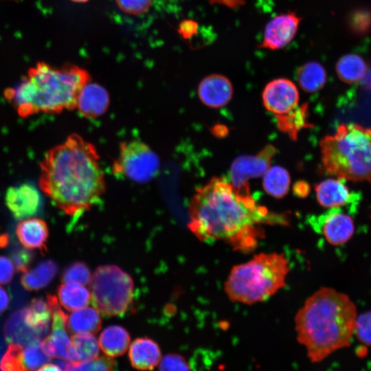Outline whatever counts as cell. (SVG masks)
<instances>
[{
	"label": "cell",
	"instance_id": "1",
	"mask_svg": "<svg viewBox=\"0 0 371 371\" xmlns=\"http://www.w3.org/2000/svg\"><path fill=\"white\" fill-rule=\"evenodd\" d=\"M188 227L201 242L227 243L249 252L262 236V223L286 224L285 216L257 205L251 194H243L221 178H212L198 188L189 204Z\"/></svg>",
	"mask_w": 371,
	"mask_h": 371
},
{
	"label": "cell",
	"instance_id": "2",
	"mask_svg": "<svg viewBox=\"0 0 371 371\" xmlns=\"http://www.w3.org/2000/svg\"><path fill=\"white\" fill-rule=\"evenodd\" d=\"M39 187L66 214L89 210L106 190L104 175L95 146L71 134L49 149L40 164Z\"/></svg>",
	"mask_w": 371,
	"mask_h": 371
},
{
	"label": "cell",
	"instance_id": "3",
	"mask_svg": "<svg viewBox=\"0 0 371 371\" xmlns=\"http://www.w3.org/2000/svg\"><path fill=\"white\" fill-rule=\"evenodd\" d=\"M357 317L354 302L334 289L322 287L308 297L295 317V327L311 361L320 362L348 347Z\"/></svg>",
	"mask_w": 371,
	"mask_h": 371
},
{
	"label": "cell",
	"instance_id": "4",
	"mask_svg": "<svg viewBox=\"0 0 371 371\" xmlns=\"http://www.w3.org/2000/svg\"><path fill=\"white\" fill-rule=\"evenodd\" d=\"M90 80L89 72L78 66L66 64L57 69L38 63L18 86L5 90V98L23 118L59 113L76 108L79 93Z\"/></svg>",
	"mask_w": 371,
	"mask_h": 371
},
{
	"label": "cell",
	"instance_id": "5",
	"mask_svg": "<svg viewBox=\"0 0 371 371\" xmlns=\"http://www.w3.org/2000/svg\"><path fill=\"white\" fill-rule=\"evenodd\" d=\"M319 145L323 166L330 175L371 183V127L341 124Z\"/></svg>",
	"mask_w": 371,
	"mask_h": 371
},
{
	"label": "cell",
	"instance_id": "6",
	"mask_svg": "<svg viewBox=\"0 0 371 371\" xmlns=\"http://www.w3.org/2000/svg\"><path fill=\"white\" fill-rule=\"evenodd\" d=\"M289 262L282 254L260 253L234 266L225 283L229 299L252 304L265 301L286 284Z\"/></svg>",
	"mask_w": 371,
	"mask_h": 371
},
{
	"label": "cell",
	"instance_id": "7",
	"mask_svg": "<svg viewBox=\"0 0 371 371\" xmlns=\"http://www.w3.org/2000/svg\"><path fill=\"white\" fill-rule=\"evenodd\" d=\"M89 288L94 308L106 316L124 314L133 300V280L116 265L98 267L91 278Z\"/></svg>",
	"mask_w": 371,
	"mask_h": 371
},
{
	"label": "cell",
	"instance_id": "8",
	"mask_svg": "<svg viewBox=\"0 0 371 371\" xmlns=\"http://www.w3.org/2000/svg\"><path fill=\"white\" fill-rule=\"evenodd\" d=\"M159 166L158 155L147 144L131 140L120 144L112 171L117 177L144 183L156 177Z\"/></svg>",
	"mask_w": 371,
	"mask_h": 371
},
{
	"label": "cell",
	"instance_id": "9",
	"mask_svg": "<svg viewBox=\"0 0 371 371\" xmlns=\"http://www.w3.org/2000/svg\"><path fill=\"white\" fill-rule=\"evenodd\" d=\"M47 301L51 311L52 323L51 333L42 341L44 348L52 357L78 361V356L71 346V339L67 333V315L61 308L56 296L48 294Z\"/></svg>",
	"mask_w": 371,
	"mask_h": 371
},
{
	"label": "cell",
	"instance_id": "10",
	"mask_svg": "<svg viewBox=\"0 0 371 371\" xmlns=\"http://www.w3.org/2000/svg\"><path fill=\"white\" fill-rule=\"evenodd\" d=\"M275 153V148L271 145H268L256 155L237 157L231 166L232 185L241 193L251 194L248 184L249 180L265 173L270 166L271 159Z\"/></svg>",
	"mask_w": 371,
	"mask_h": 371
},
{
	"label": "cell",
	"instance_id": "11",
	"mask_svg": "<svg viewBox=\"0 0 371 371\" xmlns=\"http://www.w3.org/2000/svg\"><path fill=\"white\" fill-rule=\"evenodd\" d=\"M312 228L324 236L326 241L334 246L346 243L355 232V224L348 214L337 207L319 216L308 220Z\"/></svg>",
	"mask_w": 371,
	"mask_h": 371
},
{
	"label": "cell",
	"instance_id": "12",
	"mask_svg": "<svg viewBox=\"0 0 371 371\" xmlns=\"http://www.w3.org/2000/svg\"><path fill=\"white\" fill-rule=\"evenodd\" d=\"M265 108L276 117L286 115L298 106L299 92L295 85L286 78L270 81L262 92Z\"/></svg>",
	"mask_w": 371,
	"mask_h": 371
},
{
	"label": "cell",
	"instance_id": "13",
	"mask_svg": "<svg viewBox=\"0 0 371 371\" xmlns=\"http://www.w3.org/2000/svg\"><path fill=\"white\" fill-rule=\"evenodd\" d=\"M301 20L293 12L276 15L266 25L260 47L270 50L284 48L295 36Z\"/></svg>",
	"mask_w": 371,
	"mask_h": 371
},
{
	"label": "cell",
	"instance_id": "14",
	"mask_svg": "<svg viewBox=\"0 0 371 371\" xmlns=\"http://www.w3.org/2000/svg\"><path fill=\"white\" fill-rule=\"evenodd\" d=\"M5 201L11 213L19 220L35 215L41 203L38 190L29 183L9 188L5 192Z\"/></svg>",
	"mask_w": 371,
	"mask_h": 371
},
{
	"label": "cell",
	"instance_id": "15",
	"mask_svg": "<svg viewBox=\"0 0 371 371\" xmlns=\"http://www.w3.org/2000/svg\"><path fill=\"white\" fill-rule=\"evenodd\" d=\"M230 80L221 74H211L205 77L198 87L200 100L207 106L220 108L225 106L233 95Z\"/></svg>",
	"mask_w": 371,
	"mask_h": 371
},
{
	"label": "cell",
	"instance_id": "16",
	"mask_svg": "<svg viewBox=\"0 0 371 371\" xmlns=\"http://www.w3.org/2000/svg\"><path fill=\"white\" fill-rule=\"evenodd\" d=\"M109 103V94L102 86L88 82L79 93L76 108L84 117L93 118L104 114Z\"/></svg>",
	"mask_w": 371,
	"mask_h": 371
},
{
	"label": "cell",
	"instance_id": "17",
	"mask_svg": "<svg viewBox=\"0 0 371 371\" xmlns=\"http://www.w3.org/2000/svg\"><path fill=\"white\" fill-rule=\"evenodd\" d=\"M16 234L24 247L28 249H38L41 252L47 250L49 231L43 220L32 216L21 219L16 225Z\"/></svg>",
	"mask_w": 371,
	"mask_h": 371
},
{
	"label": "cell",
	"instance_id": "18",
	"mask_svg": "<svg viewBox=\"0 0 371 371\" xmlns=\"http://www.w3.org/2000/svg\"><path fill=\"white\" fill-rule=\"evenodd\" d=\"M128 357L131 366L137 370H153L161 361L157 344L149 338H137L130 346Z\"/></svg>",
	"mask_w": 371,
	"mask_h": 371
},
{
	"label": "cell",
	"instance_id": "19",
	"mask_svg": "<svg viewBox=\"0 0 371 371\" xmlns=\"http://www.w3.org/2000/svg\"><path fill=\"white\" fill-rule=\"evenodd\" d=\"M319 203L325 207L336 208L344 206L352 201V194L349 188L341 181L326 179L315 186Z\"/></svg>",
	"mask_w": 371,
	"mask_h": 371
},
{
	"label": "cell",
	"instance_id": "20",
	"mask_svg": "<svg viewBox=\"0 0 371 371\" xmlns=\"http://www.w3.org/2000/svg\"><path fill=\"white\" fill-rule=\"evenodd\" d=\"M5 337L8 343H16L25 346L44 336L26 324L22 308L14 312L8 319L5 326Z\"/></svg>",
	"mask_w": 371,
	"mask_h": 371
},
{
	"label": "cell",
	"instance_id": "21",
	"mask_svg": "<svg viewBox=\"0 0 371 371\" xmlns=\"http://www.w3.org/2000/svg\"><path fill=\"white\" fill-rule=\"evenodd\" d=\"M130 339V335L125 328L115 325L102 330L98 344L102 352L113 358L123 355L126 352Z\"/></svg>",
	"mask_w": 371,
	"mask_h": 371
},
{
	"label": "cell",
	"instance_id": "22",
	"mask_svg": "<svg viewBox=\"0 0 371 371\" xmlns=\"http://www.w3.org/2000/svg\"><path fill=\"white\" fill-rule=\"evenodd\" d=\"M102 325L98 311L93 307H84L67 315L66 327L67 331L76 333H88L96 334Z\"/></svg>",
	"mask_w": 371,
	"mask_h": 371
},
{
	"label": "cell",
	"instance_id": "23",
	"mask_svg": "<svg viewBox=\"0 0 371 371\" xmlns=\"http://www.w3.org/2000/svg\"><path fill=\"white\" fill-rule=\"evenodd\" d=\"M57 272L56 263L52 260H46L38 263L32 269L24 272L21 284L27 291H38L47 286Z\"/></svg>",
	"mask_w": 371,
	"mask_h": 371
},
{
	"label": "cell",
	"instance_id": "24",
	"mask_svg": "<svg viewBox=\"0 0 371 371\" xmlns=\"http://www.w3.org/2000/svg\"><path fill=\"white\" fill-rule=\"evenodd\" d=\"M295 76L300 87L308 93L316 92L322 89L327 76L324 67L315 61L308 62L301 65L297 69Z\"/></svg>",
	"mask_w": 371,
	"mask_h": 371
},
{
	"label": "cell",
	"instance_id": "25",
	"mask_svg": "<svg viewBox=\"0 0 371 371\" xmlns=\"http://www.w3.org/2000/svg\"><path fill=\"white\" fill-rule=\"evenodd\" d=\"M57 294L60 304L70 311L87 306L91 300L89 291L84 285L77 283L65 282L60 284Z\"/></svg>",
	"mask_w": 371,
	"mask_h": 371
},
{
	"label": "cell",
	"instance_id": "26",
	"mask_svg": "<svg viewBox=\"0 0 371 371\" xmlns=\"http://www.w3.org/2000/svg\"><path fill=\"white\" fill-rule=\"evenodd\" d=\"M23 315L28 326L39 331L44 337L46 335L52 317L48 303L42 298H34L23 308Z\"/></svg>",
	"mask_w": 371,
	"mask_h": 371
},
{
	"label": "cell",
	"instance_id": "27",
	"mask_svg": "<svg viewBox=\"0 0 371 371\" xmlns=\"http://www.w3.org/2000/svg\"><path fill=\"white\" fill-rule=\"evenodd\" d=\"M335 69L341 80L352 84L363 78L367 71V65L358 54H347L338 60Z\"/></svg>",
	"mask_w": 371,
	"mask_h": 371
},
{
	"label": "cell",
	"instance_id": "28",
	"mask_svg": "<svg viewBox=\"0 0 371 371\" xmlns=\"http://www.w3.org/2000/svg\"><path fill=\"white\" fill-rule=\"evenodd\" d=\"M291 178L288 171L280 166L269 168L263 178L265 190L270 195L282 198L289 191Z\"/></svg>",
	"mask_w": 371,
	"mask_h": 371
},
{
	"label": "cell",
	"instance_id": "29",
	"mask_svg": "<svg viewBox=\"0 0 371 371\" xmlns=\"http://www.w3.org/2000/svg\"><path fill=\"white\" fill-rule=\"evenodd\" d=\"M71 346L78 361H87L99 356L100 346L93 334L76 333L71 337Z\"/></svg>",
	"mask_w": 371,
	"mask_h": 371
},
{
	"label": "cell",
	"instance_id": "30",
	"mask_svg": "<svg viewBox=\"0 0 371 371\" xmlns=\"http://www.w3.org/2000/svg\"><path fill=\"white\" fill-rule=\"evenodd\" d=\"M307 108V105L304 104L300 107L297 106L286 115L276 117L279 128L295 139L298 131L302 128L308 126L306 122Z\"/></svg>",
	"mask_w": 371,
	"mask_h": 371
},
{
	"label": "cell",
	"instance_id": "31",
	"mask_svg": "<svg viewBox=\"0 0 371 371\" xmlns=\"http://www.w3.org/2000/svg\"><path fill=\"white\" fill-rule=\"evenodd\" d=\"M23 359L25 370H38L51 361L52 356L44 348L43 342L38 340L25 346Z\"/></svg>",
	"mask_w": 371,
	"mask_h": 371
},
{
	"label": "cell",
	"instance_id": "32",
	"mask_svg": "<svg viewBox=\"0 0 371 371\" xmlns=\"http://www.w3.org/2000/svg\"><path fill=\"white\" fill-rule=\"evenodd\" d=\"M347 21L353 34L358 36L368 34L371 30V10L364 7L353 9Z\"/></svg>",
	"mask_w": 371,
	"mask_h": 371
},
{
	"label": "cell",
	"instance_id": "33",
	"mask_svg": "<svg viewBox=\"0 0 371 371\" xmlns=\"http://www.w3.org/2000/svg\"><path fill=\"white\" fill-rule=\"evenodd\" d=\"M23 346L10 343L1 359L0 368L5 371L25 370L23 359Z\"/></svg>",
	"mask_w": 371,
	"mask_h": 371
},
{
	"label": "cell",
	"instance_id": "34",
	"mask_svg": "<svg viewBox=\"0 0 371 371\" xmlns=\"http://www.w3.org/2000/svg\"><path fill=\"white\" fill-rule=\"evenodd\" d=\"M115 362L109 356L98 357L87 361H69L66 370L109 371L114 369Z\"/></svg>",
	"mask_w": 371,
	"mask_h": 371
},
{
	"label": "cell",
	"instance_id": "35",
	"mask_svg": "<svg viewBox=\"0 0 371 371\" xmlns=\"http://www.w3.org/2000/svg\"><path fill=\"white\" fill-rule=\"evenodd\" d=\"M91 278L89 269L81 262H76L69 265L62 276V280L64 282L77 283L84 286L89 284Z\"/></svg>",
	"mask_w": 371,
	"mask_h": 371
},
{
	"label": "cell",
	"instance_id": "36",
	"mask_svg": "<svg viewBox=\"0 0 371 371\" xmlns=\"http://www.w3.org/2000/svg\"><path fill=\"white\" fill-rule=\"evenodd\" d=\"M354 335L361 344L371 346V311L357 315Z\"/></svg>",
	"mask_w": 371,
	"mask_h": 371
},
{
	"label": "cell",
	"instance_id": "37",
	"mask_svg": "<svg viewBox=\"0 0 371 371\" xmlns=\"http://www.w3.org/2000/svg\"><path fill=\"white\" fill-rule=\"evenodd\" d=\"M10 258L17 271L24 273L28 270L34 255L28 249L16 246L11 250Z\"/></svg>",
	"mask_w": 371,
	"mask_h": 371
},
{
	"label": "cell",
	"instance_id": "38",
	"mask_svg": "<svg viewBox=\"0 0 371 371\" xmlns=\"http://www.w3.org/2000/svg\"><path fill=\"white\" fill-rule=\"evenodd\" d=\"M153 0H115L119 8L124 12L138 15L146 12Z\"/></svg>",
	"mask_w": 371,
	"mask_h": 371
},
{
	"label": "cell",
	"instance_id": "39",
	"mask_svg": "<svg viewBox=\"0 0 371 371\" xmlns=\"http://www.w3.org/2000/svg\"><path fill=\"white\" fill-rule=\"evenodd\" d=\"M160 370H190V367L186 359L180 355L170 354L165 356L161 361Z\"/></svg>",
	"mask_w": 371,
	"mask_h": 371
},
{
	"label": "cell",
	"instance_id": "40",
	"mask_svg": "<svg viewBox=\"0 0 371 371\" xmlns=\"http://www.w3.org/2000/svg\"><path fill=\"white\" fill-rule=\"evenodd\" d=\"M14 273L12 262L5 256H0V284L9 283Z\"/></svg>",
	"mask_w": 371,
	"mask_h": 371
},
{
	"label": "cell",
	"instance_id": "41",
	"mask_svg": "<svg viewBox=\"0 0 371 371\" xmlns=\"http://www.w3.org/2000/svg\"><path fill=\"white\" fill-rule=\"evenodd\" d=\"M198 30V24L190 19L183 21L178 29L180 35L185 39H188L194 36Z\"/></svg>",
	"mask_w": 371,
	"mask_h": 371
},
{
	"label": "cell",
	"instance_id": "42",
	"mask_svg": "<svg viewBox=\"0 0 371 371\" xmlns=\"http://www.w3.org/2000/svg\"><path fill=\"white\" fill-rule=\"evenodd\" d=\"M311 188L309 185L304 181H300L293 186V192L300 197L306 196L310 192Z\"/></svg>",
	"mask_w": 371,
	"mask_h": 371
},
{
	"label": "cell",
	"instance_id": "43",
	"mask_svg": "<svg viewBox=\"0 0 371 371\" xmlns=\"http://www.w3.org/2000/svg\"><path fill=\"white\" fill-rule=\"evenodd\" d=\"M9 301L8 293L3 287L0 286V314L8 308Z\"/></svg>",
	"mask_w": 371,
	"mask_h": 371
},
{
	"label": "cell",
	"instance_id": "44",
	"mask_svg": "<svg viewBox=\"0 0 371 371\" xmlns=\"http://www.w3.org/2000/svg\"><path fill=\"white\" fill-rule=\"evenodd\" d=\"M210 2L221 3L229 8H236L244 3L243 0H210Z\"/></svg>",
	"mask_w": 371,
	"mask_h": 371
},
{
	"label": "cell",
	"instance_id": "45",
	"mask_svg": "<svg viewBox=\"0 0 371 371\" xmlns=\"http://www.w3.org/2000/svg\"><path fill=\"white\" fill-rule=\"evenodd\" d=\"M361 80H363L365 85L367 87H371V68L367 69V71Z\"/></svg>",
	"mask_w": 371,
	"mask_h": 371
},
{
	"label": "cell",
	"instance_id": "46",
	"mask_svg": "<svg viewBox=\"0 0 371 371\" xmlns=\"http://www.w3.org/2000/svg\"><path fill=\"white\" fill-rule=\"evenodd\" d=\"M38 370H61L57 365L47 363L38 369Z\"/></svg>",
	"mask_w": 371,
	"mask_h": 371
},
{
	"label": "cell",
	"instance_id": "47",
	"mask_svg": "<svg viewBox=\"0 0 371 371\" xmlns=\"http://www.w3.org/2000/svg\"><path fill=\"white\" fill-rule=\"evenodd\" d=\"M71 1H74V2H78V3H84V2L88 1L89 0H71Z\"/></svg>",
	"mask_w": 371,
	"mask_h": 371
},
{
	"label": "cell",
	"instance_id": "48",
	"mask_svg": "<svg viewBox=\"0 0 371 371\" xmlns=\"http://www.w3.org/2000/svg\"><path fill=\"white\" fill-rule=\"evenodd\" d=\"M1 234L0 235V240H1Z\"/></svg>",
	"mask_w": 371,
	"mask_h": 371
}]
</instances>
